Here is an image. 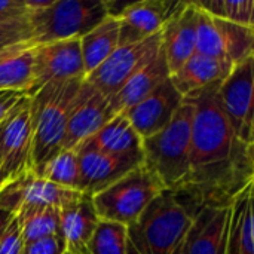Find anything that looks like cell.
Returning a JSON list of instances; mask_svg holds the SVG:
<instances>
[{"label": "cell", "instance_id": "obj_1", "mask_svg": "<svg viewBox=\"0 0 254 254\" xmlns=\"http://www.w3.org/2000/svg\"><path fill=\"white\" fill-rule=\"evenodd\" d=\"M219 85L186 97L193 109L190 170L173 192L195 216L204 205L228 204L253 182V144L235 135L220 101Z\"/></svg>", "mask_w": 254, "mask_h": 254}, {"label": "cell", "instance_id": "obj_2", "mask_svg": "<svg viewBox=\"0 0 254 254\" xmlns=\"http://www.w3.org/2000/svg\"><path fill=\"white\" fill-rule=\"evenodd\" d=\"M85 79L49 82L30 97L31 173L63 150V140L73 103Z\"/></svg>", "mask_w": 254, "mask_h": 254}, {"label": "cell", "instance_id": "obj_3", "mask_svg": "<svg viewBox=\"0 0 254 254\" xmlns=\"http://www.w3.org/2000/svg\"><path fill=\"white\" fill-rule=\"evenodd\" d=\"M192 220L193 214L173 190L165 189L127 226V254H176Z\"/></svg>", "mask_w": 254, "mask_h": 254}, {"label": "cell", "instance_id": "obj_4", "mask_svg": "<svg viewBox=\"0 0 254 254\" xmlns=\"http://www.w3.org/2000/svg\"><path fill=\"white\" fill-rule=\"evenodd\" d=\"M192 116V104L185 98L170 124L141 143L143 164L168 190L180 188L189 176Z\"/></svg>", "mask_w": 254, "mask_h": 254}, {"label": "cell", "instance_id": "obj_5", "mask_svg": "<svg viewBox=\"0 0 254 254\" xmlns=\"http://www.w3.org/2000/svg\"><path fill=\"white\" fill-rule=\"evenodd\" d=\"M106 16V0H51L46 7L30 13L31 43L80 39Z\"/></svg>", "mask_w": 254, "mask_h": 254}, {"label": "cell", "instance_id": "obj_6", "mask_svg": "<svg viewBox=\"0 0 254 254\" xmlns=\"http://www.w3.org/2000/svg\"><path fill=\"white\" fill-rule=\"evenodd\" d=\"M164 190L158 177L141 164L91 199L100 220L129 226Z\"/></svg>", "mask_w": 254, "mask_h": 254}, {"label": "cell", "instance_id": "obj_7", "mask_svg": "<svg viewBox=\"0 0 254 254\" xmlns=\"http://www.w3.org/2000/svg\"><path fill=\"white\" fill-rule=\"evenodd\" d=\"M0 189L31 171V116L28 95L0 121Z\"/></svg>", "mask_w": 254, "mask_h": 254}, {"label": "cell", "instance_id": "obj_8", "mask_svg": "<svg viewBox=\"0 0 254 254\" xmlns=\"http://www.w3.org/2000/svg\"><path fill=\"white\" fill-rule=\"evenodd\" d=\"M161 49V33L127 46H119L116 51L85 80L101 92L106 98H112L127 80L147 64Z\"/></svg>", "mask_w": 254, "mask_h": 254}, {"label": "cell", "instance_id": "obj_9", "mask_svg": "<svg viewBox=\"0 0 254 254\" xmlns=\"http://www.w3.org/2000/svg\"><path fill=\"white\" fill-rule=\"evenodd\" d=\"M253 63L254 57L232 67L219 86V101L235 135L246 144H253Z\"/></svg>", "mask_w": 254, "mask_h": 254}, {"label": "cell", "instance_id": "obj_10", "mask_svg": "<svg viewBox=\"0 0 254 254\" xmlns=\"http://www.w3.org/2000/svg\"><path fill=\"white\" fill-rule=\"evenodd\" d=\"M80 173V192L94 196L143 164V153L109 155L85 141L76 149Z\"/></svg>", "mask_w": 254, "mask_h": 254}, {"label": "cell", "instance_id": "obj_11", "mask_svg": "<svg viewBox=\"0 0 254 254\" xmlns=\"http://www.w3.org/2000/svg\"><path fill=\"white\" fill-rule=\"evenodd\" d=\"M85 76L80 39L34 45V88L31 94L49 82L85 79Z\"/></svg>", "mask_w": 254, "mask_h": 254}, {"label": "cell", "instance_id": "obj_12", "mask_svg": "<svg viewBox=\"0 0 254 254\" xmlns=\"http://www.w3.org/2000/svg\"><path fill=\"white\" fill-rule=\"evenodd\" d=\"M110 119L109 98L83 80L68 116L63 149L76 150L80 144L94 137Z\"/></svg>", "mask_w": 254, "mask_h": 254}, {"label": "cell", "instance_id": "obj_13", "mask_svg": "<svg viewBox=\"0 0 254 254\" xmlns=\"http://www.w3.org/2000/svg\"><path fill=\"white\" fill-rule=\"evenodd\" d=\"M231 202L204 205L190 223L180 254H226Z\"/></svg>", "mask_w": 254, "mask_h": 254}, {"label": "cell", "instance_id": "obj_14", "mask_svg": "<svg viewBox=\"0 0 254 254\" xmlns=\"http://www.w3.org/2000/svg\"><path fill=\"white\" fill-rule=\"evenodd\" d=\"M177 1L143 0L125 3L116 15L119 22V46L132 45L161 33Z\"/></svg>", "mask_w": 254, "mask_h": 254}, {"label": "cell", "instance_id": "obj_15", "mask_svg": "<svg viewBox=\"0 0 254 254\" xmlns=\"http://www.w3.org/2000/svg\"><path fill=\"white\" fill-rule=\"evenodd\" d=\"M185 98L171 83L170 77L162 82L140 103L128 109L124 115L141 137V140L159 132L176 116Z\"/></svg>", "mask_w": 254, "mask_h": 254}, {"label": "cell", "instance_id": "obj_16", "mask_svg": "<svg viewBox=\"0 0 254 254\" xmlns=\"http://www.w3.org/2000/svg\"><path fill=\"white\" fill-rule=\"evenodd\" d=\"M198 9L192 1H177L171 16L161 30V48L170 68L177 71L193 54L196 39Z\"/></svg>", "mask_w": 254, "mask_h": 254}, {"label": "cell", "instance_id": "obj_17", "mask_svg": "<svg viewBox=\"0 0 254 254\" xmlns=\"http://www.w3.org/2000/svg\"><path fill=\"white\" fill-rule=\"evenodd\" d=\"M168 77L170 68L167 65V60L161 48L159 52L135 74H132L127 80V83L109 100L110 116L113 118L119 113H125L128 109L146 98Z\"/></svg>", "mask_w": 254, "mask_h": 254}, {"label": "cell", "instance_id": "obj_18", "mask_svg": "<svg viewBox=\"0 0 254 254\" xmlns=\"http://www.w3.org/2000/svg\"><path fill=\"white\" fill-rule=\"evenodd\" d=\"M232 64L193 54L177 71L170 74V80L179 94L186 98L190 94L222 83L232 70Z\"/></svg>", "mask_w": 254, "mask_h": 254}, {"label": "cell", "instance_id": "obj_19", "mask_svg": "<svg viewBox=\"0 0 254 254\" xmlns=\"http://www.w3.org/2000/svg\"><path fill=\"white\" fill-rule=\"evenodd\" d=\"M100 219L94 208L92 199L82 195L79 201L60 211V232L64 238L67 252L88 254L86 246L98 225Z\"/></svg>", "mask_w": 254, "mask_h": 254}, {"label": "cell", "instance_id": "obj_20", "mask_svg": "<svg viewBox=\"0 0 254 254\" xmlns=\"http://www.w3.org/2000/svg\"><path fill=\"white\" fill-rule=\"evenodd\" d=\"M34 88V45L24 42L0 49V91L30 95Z\"/></svg>", "mask_w": 254, "mask_h": 254}, {"label": "cell", "instance_id": "obj_21", "mask_svg": "<svg viewBox=\"0 0 254 254\" xmlns=\"http://www.w3.org/2000/svg\"><path fill=\"white\" fill-rule=\"evenodd\" d=\"M226 254H254L253 182L231 199Z\"/></svg>", "mask_w": 254, "mask_h": 254}, {"label": "cell", "instance_id": "obj_22", "mask_svg": "<svg viewBox=\"0 0 254 254\" xmlns=\"http://www.w3.org/2000/svg\"><path fill=\"white\" fill-rule=\"evenodd\" d=\"M116 48H119V22L115 16L107 15L100 24L80 37L85 74L88 76L101 65Z\"/></svg>", "mask_w": 254, "mask_h": 254}, {"label": "cell", "instance_id": "obj_23", "mask_svg": "<svg viewBox=\"0 0 254 254\" xmlns=\"http://www.w3.org/2000/svg\"><path fill=\"white\" fill-rule=\"evenodd\" d=\"M98 150L109 155H132L141 152V137L132 128L124 113L113 116L107 121L100 131L86 140Z\"/></svg>", "mask_w": 254, "mask_h": 254}, {"label": "cell", "instance_id": "obj_24", "mask_svg": "<svg viewBox=\"0 0 254 254\" xmlns=\"http://www.w3.org/2000/svg\"><path fill=\"white\" fill-rule=\"evenodd\" d=\"M15 217L19 223L24 244L33 243L45 237L61 235L60 211L55 208L21 205L16 210Z\"/></svg>", "mask_w": 254, "mask_h": 254}, {"label": "cell", "instance_id": "obj_25", "mask_svg": "<svg viewBox=\"0 0 254 254\" xmlns=\"http://www.w3.org/2000/svg\"><path fill=\"white\" fill-rule=\"evenodd\" d=\"M33 174L57 186L80 192V173L76 150L63 149Z\"/></svg>", "mask_w": 254, "mask_h": 254}, {"label": "cell", "instance_id": "obj_26", "mask_svg": "<svg viewBox=\"0 0 254 254\" xmlns=\"http://www.w3.org/2000/svg\"><path fill=\"white\" fill-rule=\"evenodd\" d=\"M214 21L222 36L226 61H229L232 65H237L254 57V27L228 22L216 18Z\"/></svg>", "mask_w": 254, "mask_h": 254}, {"label": "cell", "instance_id": "obj_27", "mask_svg": "<svg viewBox=\"0 0 254 254\" xmlns=\"http://www.w3.org/2000/svg\"><path fill=\"white\" fill-rule=\"evenodd\" d=\"M192 3L196 9L208 13L216 19L254 27L253 0H210Z\"/></svg>", "mask_w": 254, "mask_h": 254}, {"label": "cell", "instance_id": "obj_28", "mask_svg": "<svg viewBox=\"0 0 254 254\" xmlns=\"http://www.w3.org/2000/svg\"><path fill=\"white\" fill-rule=\"evenodd\" d=\"M127 226L100 220L88 246V254H127Z\"/></svg>", "mask_w": 254, "mask_h": 254}, {"label": "cell", "instance_id": "obj_29", "mask_svg": "<svg viewBox=\"0 0 254 254\" xmlns=\"http://www.w3.org/2000/svg\"><path fill=\"white\" fill-rule=\"evenodd\" d=\"M195 54L226 61L222 36L216 25L214 18L199 9H198V22H196Z\"/></svg>", "mask_w": 254, "mask_h": 254}, {"label": "cell", "instance_id": "obj_30", "mask_svg": "<svg viewBox=\"0 0 254 254\" xmlns=\"http://www.w3.org/2000/svg\"><path fill=\"white\" fill-rule=\"evenodd\" d=\"M24 42H31V31L28 22L0 24V49Z\"/></svg>", "mask_w": 254, "mask_h": 254}, {"label": "cell", "instance_id": "obj_31", "mask_svg": "<svg viewBox=\"0 0 254 254\" xmlns=\"http://www.w3.org/2000/svg\"><path fill=\"white\" fill-rule=\"evenodd\" d=\"M22 252H24V240H22L19 223L13 216L7 228L0 235V254H22Z\"/></svg>", "mask_w": 254, "mask_h": 254}, {"label": "cell", "instance_id": "obj_32", "mask_svg": "<svg viewBox=\"0 0 254 254\" xmlns=\"http://www.w3.org/2000/svg\"><path fill=\"white\" fill-rule=\"evenodd\" d=\"M27 0H0V24L28 22Z\"/></svg>", "mask_w": 254, "mask_h": 254}, {"label": "cell", "instance_id": "obj_33", "mask_svg": "<svg viewBox=\"0 0 254 254\" xmlns=\"http://www.w3.org/2000/svg\"><path fill=\"white\" fill-rule=\"evenodd\" d=\"M65 250L64 238L61 235H52L24 244L22 254H64Z\"/></svg>", "mask_w": 254, "mask_h": 254}, {"label": "cell", "instance_id": "obj_34", "mask_svg": "<svg viewBox=\"0 0 254 254\" xmlns=\"http://www.w3.org/2000/svg\"><path fill=\"white\" fill-rule=\"evenodd\" d=\"M27 94L13 92V91H0V121L25 97Z\"/></svg>", "mask_w": 254, "mask_h": 254}, {"label": "cell", "instance_id": "obj_35", "mask_svg": "<svg viewBox=\"0 0 254 254\" xmlns=\"http://www.w3.org/2000/svg\"><path fill=\"white\" fill-rule=\"evenodd\" d=\"M15 213L6 210V208H1L0 207V235L3 234V231L7 228V225L10 223V220L13 219Z\"/></svg>", "mask_w": 254, "mask_h": 254}, {"label": "cell", "instance_id": "obj_36", "mask_svg": "<svg viewBox=\"0 0 254 254\" xmlns=\"http://www.w3.org/2000/svg\"><path fill=\"white\" fill-rule=\"evenodd\" d=\"M0 165H1V153H0Z\"/></svg>", "mask_w": 254, "mask_h": 254}, {"label": "cell", "instance_id": "obj_37", "mask_svg": "<svg viewBox=\"0 0 254 254\" xmlns=\"http://www.w3.org/2000/svg\"><path fill=\"white\" fill-rule=\"evenodd\" d=\"M64 254H73V253H70V252H67V250H65V253Z\"/></svg>", "mask_w": 254, "mask_h": 254}, {"label": "cell", "instance_id": "obj_38", "mask_svg": "<svg viewBox=\"0 0 254 254\" xmlns=\"http://www.w3.org/2000/svg\"><path fill=\"white\" fill-rule=\"evenodd\" d=\"M176 254H180V253H179V252H177V253H176Z\"/></svg>", "mask_w": 254, "mask_h": 254}]
</instances>
